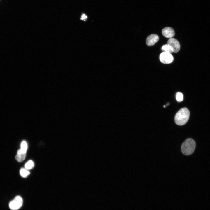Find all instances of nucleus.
Segmentation results:
<instances>
[{
    "instance_id": "obj_1",
    "label": "nucleus",
    "mask_w": 210,
    "mask_h": 210,
    "mask_svg": "<svg viewBox=\"0 0 210 210\" xmlns=\"http://www.w3.org/2000/svg\"><path fill=\"white\" fill-rule=\"evenodd\" d=\"M189 116V110L186 107L182 108L176 113L174 117L175 122L178 125H183L188 122Z\"/></svg>"
},
{
    "instance_id": "obj_2",
    "label": "nucleus",
    "mask_w": 210,
    "mask_h": 210,
    "mask_svg": "<svg viewBox=\"0 0 210 210\" xmlns=\"http://www.w3.org/2000/svg\"><path fill=\"white\" fill-rule=\"evenodd\" d=\"M196 147V144L194 140L190 138L186 139L182 144L181 149L182 153L186 155L192 154Z\"/></svg>"
},
{
    "instance_id": "obj_3",
    "label": "nucleus",
    "mask_w": 210,
    "mask_h": 210,
    "mask_svg": "<svg viewBox=\"0 0 210 210\" xmlns=\"http://www.w3.org/2000/svg\"><path fill=\"white\" fill-rule=\"evenodd\" d=\"M22 198L20 196H18L10 202L9 206L12 210H17L22 206Z\"/></svg>"
},
{
    "instance_id": "obj_4",
    "label": "nucleus",
    "mask_w": 210,
    "mask_h": 210,
    "mask_svg": "<svg viewBox=\"0 0 210 210\" xmlns=\"http://www.w3.org/2000/svg\"><path fill=\"white\" fill-rule=\"evenodd\" d=\"M159 58L160 62L165 64L170 63L174 60L173 56L171 53L164 52L160 54Z\"/></svg>"
},
{
    "instance_id": "obj_5",
    "label": "nucleus",
    "mask_w": 210,
    "mask_h": 210,
    "mask_svg": "<svg viewBox=\"0 0 210 210\" xmlns=\"http://www.w3.org/2000/svg\"><path fill=\"white\" fill-rule=\"evenodd\" d=\"M167 44L172 47L174 52H177L179 50L180 48V43L176 39L170 38L168 41Z\"/></svg>"
},
{
    "instance_id": "obj_6",
    "label": "nucleus",
    "mask_w": 210,
    "mask_h": 210,
    "mask_svg": "<svg viewBox=\"0 0 210 210\" xmlns=\"http://www.w3.org/2000/svg\"><path fill=\"white\" fill-rule=\"evenodd\" d=\"M158 36L156 34H152L148 36L146 38V43L148 46L154 45L159 40Z\"/></svg>"
},
{
    "instance_id": "obj_7",
    "label": "nucleus",
    "mask_w": 210,
    "mask_h": 210,
    "mask_svg": "<svg viewBox=\"0 0 210 210\" xmlns=\"http://www.w3.org/2000/svg\"><path fill=\"white\" fill-rule=\"evenodd\" d=\"M162 33L164 36L169 38L173 37L175 35V32L173 29L169 27L163 28L162 30Z\"/></svg>"
},
{
    "instance_id": "obj_8",
    "label": "nucleus",
    "mask_w": 210,
    "mask_h": 210,
    "mask_svg": "<svg viewBox=\"0 0 210 210\" xmlns=\"http://www.w3.org/2000/svg\"><path fill=\"white\" fill-rule=\"evenodd\" d=\"M26 156V153L23 152L20 149L17 151L15 159L18 162H20L25 159Z\"/></svg>"
},
{
    "instance_id": "obj_9",
    "label": "nucleus",
    "mask_w": 210,
    "mask_h": 210,
    "mask_svg": "<svg viewBox=\"0 0 210 210\" xmlns=\"http://www.w3.org/2000/svg\"><path fill=\"white\" fill-rule=\"evenodd\" d=\"M161 49L164 52H167L170 53L173 52L172 48L168 44L163 45Z\"/></svg>"
},
{
    "instance_id": "obj_10",
    "label": "nucleus",
    "mask_w": 210,
    "mask_h": 210,
    "mask_svg": "<svg viewBox=\"0 0 210 210\" xmlns=\"http://www.w3.org/2000/svg\"><path fill=\"white\" fill-rule=\"evenodd\" d=\"M34 164L33 161L29 160L25 164L24 167L26 169L29 170L33 168Z\"/></svg>"
},
{
    "instance_id": "obj_11",
    "label": "nucleus",
    "mask_w": 210,
    "mask_h": 210,
    "mask_svg": "<svg viewBox=\"0 0 210 210\" xmlns=\"http://www.w3.org/2000/svg\"><path fill=\"white\" fill-rule=\"evenodd\" d=\"M21 176L23 177H26L30 174V173L28 170L25 168H22L20 171Z\"/></svg>"
},
{
    "instance_id": "obj_12",
    "label": "nucleus",
    "mask_w": 210,
    "mask_h": 210,
    "mask_svg": "<svg viewBox=\"0 0 210 210\" xmlns=\"http://www.w3.org/2000/svg\"><path fill=\"white\" fill-rule=\"evenodd\" d=\"M27 148V145L25 141H23L21 144V148L20 149L23 152L26 153Z\"/></svg>"
},
{
    "instance_id": "obj_13",
    "label": "nucleus",
    "mask_w": 210,
    "mask_h": 210,
    "mask_svg": "<svg viewBox=\"0 0 210 210\" xmlns=\"http://www.w3.org/2000/svg\"><path fill=\"white\" fill-rule=\"evenodd\" d=\"M183 94L180 92H178L176 94V99L178 102H180L183 101Z\"/></svg>"
},
{
    "instance_id": "obj_14",
    "label": "nucleus",
    "mask_w": 210,
    "mask_h": 210,
    "mask_svg": "<svg viewBox=\"0 0 210 210\" xmlns=\"http://www.w3.org/2000/svg\"><path fill=\"white\" fill-rule=\"evenodd\" d=\"M88 18V16L85 14L83 13L81 15L80 19L82 20L85 21Z\"/></svg>"
},
{
    "instance_id": "obj_15",
    "label": "nucleus",
    "mask_w": 210,
    "mask_h": 210,
    "mask_svg": "<svg viewBox=\"0 0 210 210\" xmlns=\"http://www.w3.org/2000/svg\"><path fill=\"white\" fill-rule=\"evenodd\" d=\"M163 106H164V108H165V107L166 106H165V105H164Z\"/></svg>"
}]
</instances>
